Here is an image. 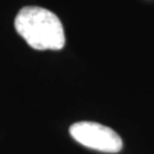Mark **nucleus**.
<instances>
[{
	"label": "nucleus",
	"instance_id": "nucleus-1",
	"mask_svg": "<svg viewBox=\"0 0 154 154\" xmlns=\"http://www.w3.org/2000/svg\"><path fill=\"white\" fill-rule=\"evenodd\" d=\"M17 33L37 50H60L65 45L61 20L42 7L28 6L17 13L14 22Z\"/></svg>",
	"mask_w": 154,
	"mask_h": 154
},
{
	"label": "nucleus",
	"instance_id": "nucleus-2",
	"mask_svg": "<svg viewBox=\"0 0 154 154\" xmlns=\"http://www.w3.org/2000/svg\"><path fill=\"white\" fill-rule=\"evenodd\" d=\"M70 135L79 144L104 153H119L122 139L113 129L91 121H81L70 127Z\"/></svg>",
	"mask_w": 154,
	"mask_h": 154
}]
</instances>
